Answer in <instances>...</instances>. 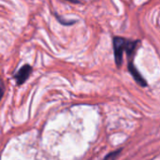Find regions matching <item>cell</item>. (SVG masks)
I'll return each instance as SVG.
<instances>
[{
    "instance_id": "1",
    "label": "cell",
    "mask_w": 160,
    "mask_h": 160,
    "mask_svg": "<svg viewBox=\"0 0 160 160\" xmlns=\"http://www.w3.org/2000/svg\"><path fill=\"white\" fill-rule=\"evenodd\" d=\"M136 41H129L126 38L115 37L113 38V49H114V57L115 62L118 67L122 65L123 61V54L124 52H127L128 55H130L135 48H136Z\"/></svg>"
},
{
    "instance_id": "2",
    "label": "cell",
    "mask_w": 160,
    "mask_h": 160,
    "mask_svg": "<svg viewBox=\"0 0 160 160\" xmlns=\"http://www.w3.org/2000/svg\"><path fill=\"white\" fill-rule=\"evenodd\" d=\"M32 71V68L29 65H24L20 68V70L14 75V78L18 84H22L29 77L30 73Z\"/></svg>"
},
{
    "instance_id": "3",
    "label": "cell",
    "mask_w": 160,
    "mask_h": 160,
    "mask_svg": "<svg viewBox=\"0 0 160 160\" xmlns=\"http://www.w3.org/2000/svg\"><path fill=\"white\" fill-rule=\"evenodd\" d=\"M128 70L129 72L132 74L133 78L135 79V81L142 86H146V81L142 78V76L141 75V73L138 71V69L136 68V67L132 64V63H129L128 65Z\"/></svg>"
},
{
    "instance_id": "4",
    "label": "cell",
    "mask_w": 160,
    "mask_h": 160,
    "mask_svg": "<svg viewBox=\"0 0 160 160\" xmlns=\"http://www.w3.org/2000/svg\"><path fill=\"white\" fill-rule=\"evenodd\" d=\"M121 151H122V149H118V150H116V151H114V152L109 154V155L105 158V159L104 160H116L118 155L121 153Z\"/></svg>"
}]
</instances>
